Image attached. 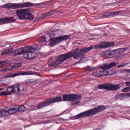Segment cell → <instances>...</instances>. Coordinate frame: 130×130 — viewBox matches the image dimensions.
I'll return each mask as SVG.
<instances>
[{
	"label": "cell",
	"instance_id": "1",
	"mask_svg": "<svg viewBox=\"0 0 130 130\" xmlns=\"http://www.w3.org/2000/svg\"><path fill=\"white\" fill-rule=\"evenodd\" d=\"M79 48L72 50L71 51L57 57L51 58L48 61V64L49 67H55L58 66L64 62L65 60L72 57H74L79 51Z\"/></svg>",
	"mask_w": 130,
	"mask_h": 130
},
{
	"label": "cell",
	"instance_id": "2",
	"mask_svg": "<svg viewBox=\"0 0 130 130\" xmlns=\"http://www.w3.org/2000/svg\"><path fill=\"white\" fill-rule=\"evenodd\" d=\"M26 110L27 108L23 105L3 108L0 109V117L8 116L15 113H22Z\"/></svg>",
	"mask_w": 130,
	"mask_h": 130
},
{
	"label": "cell",
	"instance_id": "3",
	"mask_svg": "<svg viewBox=\"0 0 130 130\" xmlns=\"http://www.w3.org/2000/svg\"><path fill=\"white\" fill-rule=\"evenodd\" d=\"M105 106H100L95 107L94 108H92L87 110L86 111L81 112L77 115L73 116L71 117L70 119L74 120V119H79L86 118V117H90L104 111L105 110Z\"/></svg>",
	"mask_w": 130,
	"mask_h": 130
},
{
	"label": "cell",
	"instance_id": "4",
	"mask_svg": "<svg viewBox=\"0 0 130 130\" xmlns=\"http://www.w3.org/2000/svg\"><path fill=\"white\" fill-rule=\"evenodd\" d=\"M127 48H120L112 50L103 52L101 56L105 58H111L118 57L122 55L127 50Z\"/></svg>",
	"mask_w": 130,
	"mask_h": 130
},
{
	"label": "cell",
	"instance_id": "5",
	"mask_svg": "<svg viewBox=\"0 0 130 130\" xmlns=\"http://www.w3.org/2000/svg\"><path fill=\"white\" fill-rule=\"evenodd\" d=\"M18 18L22 20H32L34 16L28 9L18 10L16 11Z\"/></svg>",
	"mask_w": 130,
	"mask_h": 130
},
{
	"label": "cell",
	"instance_id": "6",
	"mask_svg": "<svg viewBox=\"0 0 130 130\" xmlns=\"http://www.w3.org/2000/svg\"><path fill=\"white\" fill-rule=\"evenodd\" d=\"M33 5V4L29 3L18 4L8 3L3 5L2 7L5 9H20V8H24V7H32Z\"/></svg>",
	"mask_w": 130,
	"mask_h": 130
},
{
	"label": "cell",
	"instance_id": "7",
	"mask_svg": "<svg viewBox=\"0 0 130 130\" xmlns=\"http://www.w3.org/2000/svg\"><path fill=\"white\" fill-rule=\"evenodd\" d=\"M70 38V36L69 35L61 36L56 38H51L49 41V46L51 47H54L63 41L68 40Z\"/></svg>",
	"mask_w": 130,
	"mask_h": 130
},
{
	"label": "cell",
	"instance_id": "8",
	"mask_svg": "<svg viewBox=\"0 0 130 130\" xmlns=\"http://www.w3.org/2000/svg\"><path fill=\"white\" fill-rule=\"evenodd\" d=\"M117 71L114 70H104L93 72L92 73V75L95 77H102L115 75L117 73Z\"/></svg>",
	"mask_w": 130,
	"mask_h": 130
},
{
	"label": "cell",
	"instance_id": "9",
	"mask_svg": "<svg viewBox=\"0 0 130 130\" xmlns=\"http://www.w3.org/2000/svg\"><path fill=\"white\" fill-rule=\"evenodd\" d=\"M61 101H63V100H62V97L61 96L53 97V98L47 100L44 102H42L39 103L37 106V108L38 109L42 108H44V107L49 105L52 103L59 102H61Z\"/></svg>",
	"mask_w": 130,
	"mask_h": 130
},
{
	"label": "cell",
	"instance_id": "10",
	"mask_svg": "<svg viewBox=\"0 0 130 130\" xmlns=\"http://www.w3.org/2000/svg\"><path fill=\"white\" fill-rule=\"evenodd\" d=\"M97 87L99 89L105 90L108 91H116L120 89L121 86L118 84L104 83L98 85Z\"/></svg>",
	"mask_w": 130,
	"mask_h": 130
},
{
	"label": "cell",
	"instance_id": "11",
	"mask_svg": "<svg viewBox=\"0 0 130 130\" xmlns=\"http://www.w3.org/2000/svg\"><path fill=\"white\" fill-rule=\"evenodd\" d=\"M34 49H35V48H33L31 45H26L18 48L16 50H14V51H12L10 53V55L13 56L20 55L21 54H23L29 51H32Z\"/></svg>",
	"mask_w": 130,
	"mask_h": 130
},
{
	"label": "cell",
	"instance_id": "12",
	"mask_svg": "<svg viewBox=\"0 0 130 130\" xmlns=\"http://www.w3.org/2000/svg\"><path fill=\"white\" fill-rule=\"evenodd\" d=\"M19 91V84L14 85L8 87L6 91L0 92V96L9 95L13 93H16Z\"/></svg>",
	"mask_w": 130,
	"mask_h": 130
},
{
	"label": "cell",
	"instance_id": "13",
	"mask_svg": "<svg viewBox=\"0 0 130 130\" xmlns=\"http://www.w3.org/2000/svg\"><path fill=\"white\" fill-rule=\"evenodd\" d=\"M63 101L67 102H75L78 101L82 99V96L80 95L74 94H65L62 96Z\"/></svg>",
	"mask_w": 130,
	"mask_h": 130
},
{
	"label": "cell",
	"instance_id": "14",
	"mask_svg": "<svg viewBox=\"0 0 130 130\" xmlns=\"http://www.w3.org/2000/svg\"><path fill=\"white\" fill-rule=\"evenodd\" d=\"M115 45V43L113 42H101L93 46V48L95 49H102L104 48L111 47Z\"/></svg>",
	"mask_w": 130,
	"mask_h": 130
},
{
	"label": "cell",
	"instance_id": "15",
	"mask_svg": "<svg viewBox=\"0 0 130 130\" xmlns=\"http://www.w3.org/2000/svg\"><path fill=\"white\" fill-rule=\"evenodd\" d=\"M23 55V57L27 60H31V59H33L35 58L37 55L35 49H34L32 51H29Z\"/></svg>",
	"mask_w": 130,
	"mask_h": 130
},
{
	"label": "cell",
	"instance_id": "16",
	"mask_svg": "<svg viewBox=\"0 0 130 130\" xmlns=\"http://www.w3.org/2000/svg\"><path fill=\"white\" fill-rule=\"evenodd\" d=\"M122 13V12L121 10L105 13L102 16L101 19H105V18H108V17H114L116 16L119 15H121Z\"/></svg>",
	"mask_w": 130,
	"mask_h": 130
},
{
	"label": "cell",
	"instance_id": "17",
	"mask_svg": "<svg viewBox=\"0 0 130 130\" xmlns=\"http://www.w3.org/2000/svg\"><path fill=\"white\" fill-rule=\"evenodd\" d=\"M22 66V64L20 63H14L13 64H10L6 67V68L3 69L1 71H10L13 70L15 69H18L20 67Z\"/></svg>",
	"mask_w": 130,
	"mask_h": 130
},
{
	"label": "cell",
	"instance_id": "18",
	"mask_svg": "<svg viewBox=\"0 0 130 130\" xmlns=\"http://www.w3.org/2000/svg\"><path fill=\"white\" fill-rule=\"evenodd\" d=\"M36 74V73L32 72H19V73H15L10 74H8V75H7L6 77H5V78L14 77L20 76V75H34V74Z\"/></svg>",
	"mask_w": 130,
	"mask_h": 130
},
{
	"label": "cell",
	"instance_id": "19",
	"mask_svg": "<svg viewBox=\"0 0 130 130\" xmlns=\"http://www.w3.org/2000/svg\"><path fill=\"white\" fill-rule=\"evenodd\" d=\"M16 20L13 17H5L4 18H0V25L7 24L15 22Z\"/></svg>",
	"mask_w": 130,
	"mask_h": 130
},
{
	"label": "cell",
	"instance_id": "20",
	"mask_svg": "<svg viewBox=\"0 0 130 130\" xmlns=\"http://www.w3.org/2000/svg\"><path fill=\"white\" fill-rule=\"evenodd\" d=\"M118 63L116 62H112V63H109L108 64H104L99 67V68L100 69L104 70H108L110 69L113 68L115 67L117 65Z\"/></svg>",
	"mask_w": 130,
	"mask_h": 130
},
{
	"label": "cell",
	"instance_id": "21",
	"mask_svg": "<svg viewBox=\"0 0 130 130\" xmlns=\"http://www.w3.org/2000/svg\"><path fill=\"white\" fill-rule=\"evenodd\" d=\"M130 96V93H121L116 95L115 97V99L116 100H122L125 99L129 98Z\"/></svg>",
	"mask_w": 130,
	"mask_h": 130
},
{
	"label": "cell",
	"instance_id": "22",
	"mask_svg": "<svg viewBox=\"0 0 130 130\" xmlns=\"http://www.w3.org/2000/svg\"><path fill=\"white\" fill-rule=\"evenodd\" d=\"M93 49V46H90V47H84L83 48L79 49L78 52V53L84 55V54L87 53L88 52L90 51H91V50Z\"/></svg>",
	"mask_w": 130,
	"mask_h": 130
},
{
	"label": "cell",
	"instance_id": "23",
	"mask_svg": "<svg viewBox=\"0 0 130 130\" xmlns=\"http://www.w3.org/2000/svg\"><path fill=\"white\" fill-rule=\"evenodd\" d=\"M63 33V31L62 30H58L54 31L51 34V35L52 37H53L52 38L61 36Z\"/></svg>",
	"mask_w": 130,
	"mask_h": 130
},
{
	"label": "cell",
	"instance_id": "24",
	"mask_svg": "<svg viewBox=\"0 0 130 130\" xmlns=\"http://www.w3.org/2000/svg\"><path fill=\"white\" fill-rule=\"evenodd\" d=\"M57 12L58 11L56 10H52V11H51V12H49L47 13L42 15L41 17H40L39 20L42 19H44V18H46V17H48L50 16H51L52 15L55 14V13H57Z\"/></svg>",
	"mask_w": 130,
	"mask_h": 130
},
{
	"label": "cell",
	"instance_id": "25",
	"mask_svg": "<svg viewBox=\"0 0 130 130\" xmlns=\"http://www.w3.org/2000/svg\"><path fill=\"white\" fill-rule=\"evenodd\" d=\"M84 55L83 54L80 53H77L74 57H73L75 60H78L82 59L84 57Z\"/></svg>",
	"mask_w": 130,
	"mask_h": 130
},
{
	"label": "cell",
	"instance_id": "26",
	"mask_svg": "<svg viewBox=\"0 0 130 130\" xmlns=\"http://www.w3.org/2000/svg\"><path fill=\"white\" fill-rule=\"evenodd\" d=\"M12 48H8V49H6V50L2 52V55H6L8 54H9L10 53H11L12 52Z\"/></svg>",
	"mask_w": 130,
	"mask_h": 130
},
{
	"label": "cell",
	"instance_id": "27",
	"mask_svg": "<svg viewBox=\"0 0 130 130\" xmlns=\"http://www.w3.org/2000/svg\"><path fill=\"white\" fill-rule=\"evenodd\" d=\"M9 83V82L7 80H1V81H0V86H7Z\"/></svg>",
	"mask_w": 130,
	"mask_h": 130
},
{
	"label": "cell",
	"instance_id": "28",
	"mask_svg": "<svg viewBox=\"0 0 130 130\" xmlns=\"http://www.w3.org/2000/svg\"><path fill=\"white\" fill-rule=\"evenodd\" d=\"M129 63H124L122 64H119V65H118L117 68H121L123 67H125V66H127V65L129 64Z\"/></svg>",
	"mask_w": 130,
	"mask_h": 130
},
{
	"label": "cell",
	"instance_id": "29",
	"mask_svg": "<svg viewBox=\"0 0 130 130\" xmlns=\"http://www.w3.org/2000/svg\"><path fill=\"white\" fill-rule=\"evenodd\" d=\"M122 91V92H129L130 91V87H126V88L123 89Z\"/></svg>",
	"mask_w": 130,
	"mask_h": 130
},
{
	"label": "cell",
	"instance_id": "30",
	"mask_svg": "<svg viewBox=\"0 0 130 130\" xmlns=\"http://www.w3.org/2000/svg\"><path fill=\"white\" fill-rule=\"evenodd\" d=\"M121 72H125V73H130V70L129 69H124V70H121L120 71Z\"/></svg>",
	"mask_w": 130,
	"mask_h": 130
},
{
	"label": "cell",
	"instance_id": "31",
	"mask_svg": "<svg viewBox=\"0 0 130 130\" xmlns=\"http://www.w3.org/2000/svg\"><path fill=\"white\" fill-rule=\"evenodd\" d=\"M9 62L7 61H0V65H4V64H6L8 63Z\"/></svg>",
	"mask_w": 130,
	"mask_h": 130
},
{
	"label": "cell",
	"instance_id": "32",
	"mask_svg": "<svg viewBox=\"0 0 130 130\" xmlns=\"http://www.w3.org/2000/svg\"><path fill=\"white\" fill-rule=\"evenodd\" d=\"M125 84L126 86L128 87H130V83L129 82H126L125 83Z\"/></svg>",
	"mask_w": 130,
	"mask_h": 130
},
{
	"label": "cell",
	"instance_id": "33",
	"mask_svg": "<svg viewBox=\"0 0 130 130\" xmlns=\"http://www.w3.org/2000/svg\"><path fill=\"white\" fill-rule=\"evenodd\" d=\"M3 90V88H0V91Z\"/></svg>",
	"mask_w": 130,
	"mask_h": 130
}]
</instances>
